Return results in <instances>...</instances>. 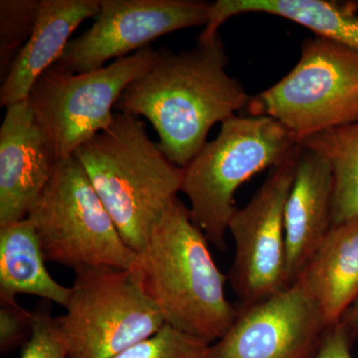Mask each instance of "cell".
<instances>
[{
    "label": "cell",
    "instance_id": "6da1fadb",
    "mask_svg": "<svg viewBox=\"0 0 358 358\" xmlns=\"http://www.w3.org/2000/svg\"><path fill=\"white\" fill-rule=\"evenodd\" d=\"M228 63L219 34L192 50L162 47L150 67L122 92L115 109L147 117L159 134L162 152L185 169L214 124L248 106L243 86L226 72Z\"/></svg>",
    "mask_w": 358,
    "mask_h": 358
},
{
    "label": "cell",
    "instance_id": "7a4b0ae2",
    "mask_svg": "<svg viewBox=\"0 0 358 358\" xmlns=\"http://www.w3.org/2000/svg\"><path fill=\"white\" fill-rule=\"evenodd\" d=\"M204 233L178 199L155 224L138 267L164 322L204 341H217L238 315L226 298V275L214 262Z\"/></svg>",
    "mask_w": 358,
    "mask_h": 358
},
{
    "label": "cell",
    "instance_id": "3957f363",
    "mask_svg": "<svg viewBox=\"0 0 358 358\" xmlns=\"http://www.w3.org/2000/svg\"><path fill=\"white\" fill-rule=\"evenodd\" d=\"M74 155L124 243L141 253L155 224L181 192L182 167L150 140L145 122L121 112Z\"/></svg>",
    "mask_w": 358,
    "mask_h": 358
},
{
    "label": "cell",
    "instance_id": "277c9868",
    "mask_svg": "<svg viewBox=\"0 0 358 358\" xmlns=\"http://www.w3.org/2000/svg\"><path fill=\"white\" fill-rule=\"evenodd\" d=\"M298 147L272 117L234 115L183 169L181 192L189 199L193 223L216 248L225 249L238 188L264 169L279 166Z\"/></svg>",
    "mask_w": 358,
    "mask_h": 358
},
{
    "label": "cell",
    "instance_id": "5b68a950",
    "mask_svg": "<svg viewBox=\"0 0 358 358\" xmlns=\"http://www.w3.org/2000/svg\"><path fill=\"white\" fill-rule=\"evenodd\" d=\"M65 310L54 324L69 358H114L166 326L138 265L78 268Z\"/></svg>",
    "mask_w": 358,
    "mask_h": 358
},
{
    "label": "cell",
    "instance_id": "8992f818",
    "mask_svg": "<svg viewBox=\"0 0 358 358\" xmlns=\"http://www.w3.org/2000/svg\"><path fill=\"white\" fill-rule=\"evenodd\" d=\"M27 217L36 228L47 262L74 271L138 265V254L124 243L75 155L57 160Z\"/></svg>",
    "mask_w": 358,
    "mask_h": 358
},
{
    "label": "cell",
    "instance_id": "52a82bcc",
    "mask_svg": "<svg viewBox=\"0 0 358 358\" xmlns=\"http://www.w3.org/2000/svg\"><path fill=\"white\" fill-rule=\"evenodd\" d=\"M250 115L282 124L296 143L358 121V53L315 35L294 69L250 99Z\"/></svg>",
    "mask_w": 358,
    "mask_h": 358
},
{
    "label": "cell",
    "instance_id": "ba28073f",
    "mask_svg": "<svg viewBox=\"0 0 358 358\" xmlns=\"http://www.w3.org/2000/svg\"><path fill=\"white\" fill-rule=\"evenodd\" d=\"M155 57L150 45L91 72L70 73L55 65L45 71L28 100L56 160L72 157L112 124L122 92Z\"/></svg>",
    "mask_w": 358,
    "mask_h": 358
},
{
    "label": "cell",
    "instance_id": "9c48e42d",
    "mask_svg": "<svg viewBox=\"0 0 358 358\" xmlns=\"http://www.w3.org/2000/svg\"><path fill=\"white\" fill-rule=\"evenodd\" d=\"M301 148L272 169L248 204L236 209L228 230L235 245L229 275L241 307L267 300L291 286L287 265L285 209Z\"/></svg>",
    "mask_w": 358,
    "mask_h": 358
},
{
    "label": "cell",
    "instance_id": "30bf717a",
    "mask_svg": "<svg viewBox=\"0 0 358 358\" xmlns=\"http://www.w3.org/2000/svg\"><path fill=\"white\" fill-rule=\"evenodd\" d=\"M211 2L202 0H102L94 24L69 41L55 66L70 73L101 69L169 33L204 25Z\"/></svg>",
    "mask_w": 358,
    "mask_h": 358
},
{
    "label": "cell",
    "instance_id": "8fae6325",
    "mask_svg": "<svg viewBox=\"0 0 358 358\" xmlns=\"http://www.w3.org/2000/svg\"><path fill=\"white\" fill-rule=\"evenodd\" d=\"M327 329L319 306L298 280L267 300L238 308L206 358H308Z\"/></svg>",
    "mask_w": 358,
    "mask_h": 358
},
{
    "label": "cell",
    "instance_id": "7c38bea8",
    "mask_svg": "<svg viewBox=\"0 0 358 358\" xmlns=\"http://www.w3.org/2000/svg\"><path fill=\"white\" fill-rule=\"evenodd\" d=\"M56 162L29 100L6 107L0 128V228L27 217Z\"/></svg>",
    "mask_w": 358,
    "mask_h": 358
},
{
    "label": "cell",
    "instance_id": "4fadbf2b",
    "mask_svg": "<svg viewBox=\"0 0 358 358\" xmlns=\"http://www.w3.org/2000/svg\"><path fill=\"white\" fill-rule=\"evenodd\" d=\"M333 196L331 164L317 152L301 148L285 209L287 265L291 285L299 279L333 227Z\"/></svg>",
    "mask_w": 358,
    "mask_h": 358
},
{
    "label": "cell",
    "instance_id": "5bb4252c",
    "mask_svg": "<svg viewBox=\"0 0 358 358\" xmlns=\"http://www.w3.org/2000/svg\"><path fill=\"white\" fill-rule=\"evenodd\" d=\"M102 0H40L29 39L9 66L0 88V106L27 100L40 76L59 60L71 34L100 11Z\"/></svg>",
    "mask_w": 358,
    "mask_h": 358
},
{
    "label": "cell",
    "instance_id": "9a60e30c",
    "mask_svg": "<svg viewBox=\"0 0 358 358\" xmlns=\"http://www.w3.org/2000/svg\"><path fill=\"white\" fill-rule=\"evenodd\" d=\"M298 280L319 306L327 327L339 324L358 300V217L331 227Z\"/></svg>",
    "mask_w": 358,
    "mask_h": 358
},
{
    "label": "cell",
    "instance_id": "2e32d148",
    "mask_svg": "<svg viewBox=\"0 0 358 358\" xmlns=\"http://www.w3.org/2000/svg\"><path fill=\"white\" fill-rule=\"evenodd\" d=\"M357 3L327 0H218L211 4L205 36L217 34L220 26L239 14H272L293 21L358 53Z\"/></svg>",
    "mask_w": 358,
    "mask_h": 358
},
{
    "label": "cell",
    "instance_id": "e0dca14e",
    "mask_svg": "<svg viewBox=\"0 0 358 358\" xmlns=\"http://www.w3.org/2000/svg\"><path fill=\"white\" fill-rule=\"evenodd\" d=\"M36 228L29 218L0 228V301L31 294L66 307L71 287L49 274Z\"/></svg>",
    "mask_w": 358,
    "mask_h": 358
},
{
    "label": "cell",
    "instance_id": "ac0fdd59",
    "mask_svg": "<svg viewBox=\"0 0 358 358\" xmlns=\"http://www.w3.org/2000/svg\"><path fill=\"white\" fill-rule=\"evenodd\" d=\"M326 157L334 173L333 226L358 217V121L299 143Z\"/></svg>",
    "mask_w": 358,
    "mask_h": 358
},
{
    "label": "cell",
    "instance_id": "d6986e66",
    "mask_svg": "<svg viewBox=\"0 0 358 358\" xmlns=\"http://www.w3.org/2000/svg\"><path fill=\"white\" fill-rule=\"evenodd\" d=\"M40 0L0 1V75L6 77L18 52L24 46L36 22Z\"/></svg>",
    "mask_w": 358,
    "mask_h": 358
},
{
    "label": "cell",
    "instance_id": "ffe728a7",
    "mask_svg": "<svg viewBox=\"0 0 358 358\" xmlns=\"http://www.w3.org/2000/svg\"><path fill=\"white\" fill-rule=\"evenodd\" d=\"M209 345L166 324L152 338L114 358H206Z\"/></svg>",
    "mask_w": 358,
    "mask_h": 358
},
{
    "label": "cell",
    "instance_id": "44dd1931",
    "mask_svg": "<svg viewBox=\"0 0 358 358\" xmlns=\"http://www.w3.org/2000/svg\"><path fill=\"white\" fill-rule=\"evenodd\" d=\"M20 358H69L67 350L59 338L54 317L49 308L33 312L31 334Z\"/></svg>",
    "mask_w": 358,
    "mask_h": 358
},
{
    "label": "cell",
    "instance_id": "7402d4cb",
    "mask_svg": "<svg viewBox=\"0 0 358 358\" xmlns=\"http://www.w3.org/2000/svg\"><path fill=\"white\" fill-rule=\"evenodd\" d=\"M33 313L21 308L16 301H1L0 308V348L6 352L31 333Z\"/></svg>",
    "mask_w": 358,
    "mask_h": 358
},
{
    "label": "cell",
    "instance_id": "603a6c76",
    "mask_svg": "<svg viewBox=\"0 0 358 358\" xmlns=\"http://www.w3.org/2000/svg\"><path fill=\"white\" fill-rule=\"evenodd\" d=\"M350 334L352 331L343 322L329 327L313 358H353Z\"/></svg>",
    "mask_w": 358,
    "mask_h": 358
},
{
    "label": "cell",
    "instance_id": "cb8c5ba5",
    "mask_svg": "<svg viewBox=\"0 0 358 358\" xmlns=\"http://www.w3.org/2000/svg\"><path fill=\"white\" fill-rule=\"evenodd\" d=\"M341 322L348 327L350 331H358V300L348 310Z\"/></svg>",
    "mask_w": 358,
    "mask_h": 358
}]
</instances>
